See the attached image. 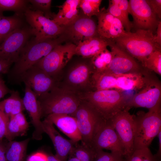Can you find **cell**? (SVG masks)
Listing matches in <instances>:
<instances>
[{"label":"cell","instance_id":"obj_12","mask_svg":"<svg viewBox=\"0 0 161 161\" xmlns=\"http://www.w3.org/2000/svg\"><path fill=\"white\" fill-rule=\"evenodd\" d=\"M109 42V46L113 56L107 68L104 72L117 74H144L147 72L148 70L114 42Z\"/></svg>","mask_w":161,"mask_h":161},{"label":"cell","instance_id":"obj_15","mask_svg":"<svg viewBox=\"0 0 161 161\" xmlns=\"http://www.w3.org/2000/svg\"><path fill=\"white\" fill-rule=\"evenodd\" d=\"M18 81L28 85L38 98L58 85L59 81L34 65L20 77Z\"/></svg>","mask_w":161,"mask_h":161},{"label":"cell","instance_id":"obj_41","mask_svg":"<svg viewBox=\"0 0 161 161\" xmlns=\"http://www.w3.org/2000/svg\"><path fill=\"white\" fill-rule=\"evenodd\" d=\"M13 62L10 60L0 59V75L8 72Z\"/></svg>","mask_w":161,"mask_h":161},{"label":"cell","instance_id":"obj_8","mask_svg":"<svg viewBox=\"0 0 161 161\" xmlns=\"http://www.w3.org/2000/svg\"><path fill=\"white\" fill-rule=\"evenodd\" d=\"M94 72L90 59L78 62L62 75L60 86L79 95L93 91L92 77Z\"/></svg>","mask_w":161,"mask_h":161},{"label":"cell","instance_id":"obj_16","mask_svg":"<svg viewBox=\"0 0 161 161\" xmlns=\"http://www.w3.org/2000/svg\"><path fill=\"white\" fill-rule=\"evenodd\" d=\"M129 14L132 16V23L137 29L150 30L153 32L157 29L158 17L147 0H130Z\"/></svg>","mask_w":161,"mask_h":161},{"label":"cell","instance_id":"obj_4","mask_svg":"<svg viewBox=\"0 0 161 161\" xmlns=\"http://www.w3.org/2000/svg\"><path fill=\"white\" fill-rule=\"evenodd\" d=\"M89 102L106 121L125 109L128 100L123 91L115 89L95 90L79 95Z\"/></svg>","mask_w":161,"mask_h":161},{"label":"cell","instance_id":"obj_43","mask_svg":"<svg viewBox=\"0 0 161 161\" xmlns=\"http://www.w3.org/2000/svg\"><path fill=\"white\" fill-rule=\"evenodd\" d=\"M155 35V40L157 43L161 47V21H160L156 29Z\"/></svg>","mask_w":161,"mask_h":161},{"label":"cell","instance_id":"obj_17","mask_svg":"<svg viewBox=\"0 0 161 161\" xmlns=\"http://www.w3.org/2000/svg\"><path fill=\"white\" fill-rule=\"evenodd\" d=\"M62 34L65 41L69 40L76 46L86 39L98 35L97 25L91 18L80 14L78 18L64 27Z\"/></svg>","mask_w":161,"mask_h":161},{"label":"cell","instance_id":"obj_10","mask_svg":"<svg viewBox=\"0 0 161 161\" xmlns=\"http://www.w3.org/2000/svg\"><path fill=\"white\" fill-rule=\"evenodd\" d=\"M76 47L70 42L58 44L34 65L60 81L63 69L75 55Z\"/></svg>","mask_w":161,"mask_h":161},{"label":"cell","instance_id":"obj_34","mask_svg":"<svg viewBox=\"0 0 161 161\" xmlns=\"http://www.w3.org/2000/svg\"><path fill=\"white\" fill-rule=\"evenodd\" d=\"M101 0H80L79 7L83 15L89 17L97 16L100 12Z\"/></svg>","mask_w":161,"mask_h":161},{"label":"cell","instance_id":"obj_14","mask_svg":"<svg viewBox=\"0 0 161 161\" xmlns=\"http://www.w3.org/2000/svg\"><path fill=\"white\" fill-rule=\"evenodd\" d=\"M32 35L30 27H20L10 33L0 44V59L14 63Z\"/></svg>","mask_w":161,"mask_h":161},{"label":"cell","instance_id":"obj_38","mask_svg":"<svg viewBox=\"0 0 161 161\" xmlns=\"http://www.w3.org/2000/svg\"><path fill=\"white\" fill-rule=\"evenodd\" d=\"M9 118L4 112L0 105V142L5 137Z\"/></svg>","mask_w":161,"mask_h":161},{"label":"cell","instance_id":"obj_18","mask_svg":"<svg viewBox=\"0 0 161 161\" xmlns=\"http://www.w3.org/2000/svg\"><path fill=\"white\" fill-rule=\"evenodd\" d=\"M96 151L106 149L123 158L124 150L110 121L105 122L96 134L92 144Z\"/></svg>","mask_w":161,"mask_h":161},{"label":"cell","instance_id":"obj_1","mask_svg":"<svg viewBox=\"0 0 161 161\" xmlns=\"http://www.w3.org/2000/svg\"><path fill=\"white\" fill-rule=\"evenodd\" d=\"M64 41L61 35L56 38L42 41H37L35 38L28 41L10 71V79L18 81L24 72L49 54L56 45Z\"/></svg>","mask_w":161,"mask_h":161},{"label":"cell","instance_id":"obj_9","mask_svg":"<svg viewBox=\"0 0 161 161\" xmlns=\"http://www.w3.org/2000/svg\"><path fill=\"white\" fill-rule=\"evenodd\" d=\"M145 81L138 92L129 99L125 109L142 107L148 110L161 107V83L158 78L151 71L145 74Z\"/></svg>","mask_w":161,"mask_h":161},{"label":"cell","instance_id":"obj_3","mask_svg":"<svg viewBox=\"0 0 161 161\" xmlns=\"http://www.w3.org/2000/svg\"><path fill=\"white\" fill-rule=\"evenodd\" d=\"M112 41L144 68L149 55L156 49L161 48L156 42L155 35L150 30L137 29L135 32H127L126 35Z\"/></svg>","mask_w":161,"mask_h":161},{"label":"cell","instance_id":"obj_20","mask_svg":"<svg viewBox=\"0 0 161 161\" xmlns=\"http://www.w3.org/2000/svg\"><path fill=\"white\" fill-rule=\"evenodd\" d=\"M25 85V93L22 99L25 109L29 113L35 128L32 138L40 140L44 132L41 120V114L40 104L37 96L31 88L26 84Z\"/></svg>","mask_w":161,"mask_h":161},{"label":"cell","instance_id":"obj_37","mask_svg":"<svg viewBox=\"0 0 161 161\" xmlns=\"http://www.w3.org/2000/svg\"><path fill=\"white\" fill-rule=\"evenodd\" d=\"M120 156L112 152H105L103 150L96 151L94 161H117Z\"/></svg>","mask_w":161,"mask_h":161},{"label":"cell","instance_id":"obj_13","mask_svg":"<svg viewBox=\"0 0 161 161\" xmlns=\"http://www.w3.org/2000/svg\"><path fill=\"white\" fill-rule=\"evenodd\" d=\"M134 116L124 109L110 120L123 147L124 154L123 158L130 155L134 151Z\"/></svg>","mask_w":161,"mask_h":161},{"label":"cell","instance_id":"obj_35","mask_svg":"<svg viewBox=\"0 0 161 161\" xmlns=\"http://www.w3.org/2000/svg\"><path fill=\"white\" fill-rule=\"evenodd\" d=\"M30 3L35 10L42 12L46 17L52 19L54 13L51 10L52 2L51 0H29Z\"/></svg>","mask_w":161,"mask_h":161},{"label":"cell","instance_id":"obj_36","mask_svg":"<svg viewBox=\"0 0 161 161\" xmlns=\"http://www.w3.org/2000/svg\"><path fill=\"white\" fill-rule=\"evenodd\" d=\"M148 147L136 149L130 155L122 158L121 161H143Z\"/></svg>","mask_w":161,"mask_h":161},{"label":"cell","instance_id":"obj_45","mask_svg":"<svg viewBox=\"0 0 161 161\" xmlns=\"http://www.w3.org/2000/svg\"><path fill=\"white\" fill-rule=\"evenodd\" d=\"M0 142V161H7L5 156V147Z\"/></svg>","mask_w":161,"mask_h":161},{"label":"cell","instance_id":"obj_40","mask_svg":"<svg viewBox=\"0 0 161 161\" xmlns=\"http://www.w3.org/2000/svg\"><path fill=\"white\" fill-rule=\"evenodd\" d=\"M27 161H48L47 156L44 153L37 152L30 155Z\"/></svg>","mask_w":161,"mask_h":161},{"label":"cell","instance_id":"obj_31","mask_svg":"<svg viewBox=\"0 0 161 161\" xmlns=\"http://www.w3.org/2000/svg\"><path fill=\"white\" fill-rule=\"evenodd\" d=\"M27 2L28 0H0V13L12 11L20 15L28 8Z\"/></svg>","mask_w":161,"mask_h":161},{"label":"cell","instance_id":"obj_11","mask_svg":"<svg viewBox=\"0 0 161 161\" xmlns=\"http://www.w3.org/2000/svg\"><path fill=\"white\" fill-rule=\"evenodd\" d=\"M24 13L36 40L56 38L62 35L64 27L45 17L42 12L28 8Z\"/></svg>","mask_w":161,"mask_h":161},{"label":"cell","instance_id":"obj_22","mask_svg":"<svg viewBox=\"0 0 161 161\" xmlns=\"http://www.w3.org/2000/svg\"><path fill=\"white\" fill-rule=\"evenodd\" d=\"M45 118L55 124L70 140L76 143L80 141V135L75 117L66 114H53Z\"/></svg>","mask_w":161,"mask_h":161},{"label":"cell","instance_id":"obj_28","mask_svg":"<svg viewBox=\"0 0 161 161\" xmlns=\"http://www.w3.org/2000/svg\"><path fill=\"white\" fill-rule=\"evenodd\" d=\"M29 139L20 141H11L5 147L7 161H23Z\"/></svg>","mask_w":161,"mask_h":161},{"label":"cell","instance_id":"obj_42","mask_svg":"<svg viewBox=\"0 0 161 161\" xmlns=\"http://www.w3.org/2000/svg\"><path fill=\"white\" fill-rule=\"evenodd\" d=\"M11 91L6 86L0 75V99L7 93H10Z\"/></svg>","mask_w":161,"mask_h":161},{"label":"cell","instance_id":"obj_47","mask_svg":"<svg viewBox=\"0 0 161 161\" xmlns=\"http://www.w3.org/2000/svg\"><path fill=\"white\" fill-rule=\"evenodd\" d=\"M48 161H62L55 155L52 154H47Z\"/></svg>","mask_w":161,"mask_h":161},{"label":"cell","instance_id":"obj_30","mask_svg":"<svg viewBox=\"0 0 161 161\" xmlns=\"http://www.w3.org/2000/svg\"><path fill=\"white\" fill-rule=\"evenodd\" d=\"M112 56V52L106 48L90 58V62L94 72L105 71L109 66Z\"/></svg>","mask_w":161,"mask_h":161},{"label":"cell","instance_id":"obj_32","mask_svg":"<svg viewBox=\"0 0 161 161\" xmlns=\"http://www.w3.org/2000/svg\"><path fill=\"white\" fill-rule=\"evenodd\" d=\"M96 153L95 149L77 143L70 155L75 157L80 161H94Z\"/></svg>","mask_w":161,"mask_h":161},{"label":"cell","instance_id":"obj_6","mask_svg":"<svg viewBox=\"0 0 161 161\" xmlns=\"http://www.w3.org/2000/svg\"><path fill=\"white\" fill-rule=\"evenodd\" d=\"M146 73L117 74L104 72H94L92 77L93 89L94 91L115 89L123 92L139 90L145 83Z\"/></svg>","mask_w":161,"mask_h":161},{"label":"cell","instance_id":"obj_25","mask_svg":"<svg viewBox=\"0 0 161 161\" xmlns=\"http://www.w3.org/2000/svg\"><path fill=\"white\" fill-rule=\"evenodd\" d=\"M129 9L127 0H111L106 9L108 13L120 21L127 32H130L133 27L129 18Z\"/></svg>","mask_w":161,"mask_h":161},{"label":"cell","instance_id":"obj_27","mask_svg":"<svg viewBox=\"0 0 161 161\" xmlns=\"http://www.w3.org/2000/svg\"><path fill=\"white\" fill-rule=\"evenodd\" d=\"M8 98L0 102L4 112L10 119L25 109L23 99L17 91H11Z\"/></svg>","mask_w":161,"mask_h":161},{"label":"cell","instance_id":"obj_50","mask_svg":"<svg viewBox=\"0 0 161 161\" xmlns=\"http://www.w3.org/2000/svg\"><path fill=\"white\" fill-rule=\"evenodd\" d=\"M121 159L122 158H118L117 160V161H121Z\"/></svg>","mask_w":161,"mask_h":161},{"label":"cell","instance_id":"obj_33","mask_svg":"<svg viewBox=\"0 0 161 161\" xmlns=\"http://www.w3.org/2000/svg\"><path fill=\"white\" fill-rule=\"evenodd\" d=\"M145 68L161 76V48L156 49L149 55L146 61Z\"/></svg>","mask_w":161,"mask_h":161},{"label":"cell","instance_id":"obj_5","mask_svg":"<svg viewBox=\"0 0 161 161\" xmlns=\"http://www.w3.org/2000/svg\"><path fill=\"white\" fill-rule=\"evenodd\" d=\"M134 150L148 147L161 130V107L138 112L134 118Z\"/></svg>","mask_w":161,"mask_h":161},{"label":"cell","instance_id":"obj_29","mask_svg":"<svg viewBox=\"0 0 161 161\" xmlns=\"http://www.w3.org/2000/svg\"><path fill=\"white\" fill-rule=\"evenodd\" d=\"M22 24L18 15L8 17L4 16L0 20V44L10 33L21 27Z\"/></svg>","mask_w":161,"mask_h":161},{"label":"cell","instance_id":"obj_48","mask_svg":"<svg viewBox=\"0 0 161 161\" xmlns=\"http://www.w3.org/2000/svg\"><path fill=\"white\" fill-rule=\"evenodd\" d=\"M67 161H80L75 157L70 155L68 157V159Z\"/></svg>","mask_w":161,"mask_h":161},{"label":"cell","instance_id":"obj_19","mask_svg":"<svg viewBox=\"0 0 161 161\" xmlns=\"http://www.w3.org/2000/svg\"><path fill=\"white\" fill-rule=\"evenodd\" d=\"M96 16L97 35L100 38L112 41L127 34L120 21L108 13L104 7L100 10Z\"/></svg>","mask_w":161,"mask_h":161},{"label":"cell","instance_id":"obj_24","mask_svg":"<svg viewBox=\"0 0 161 161\" xmlns=\"http://www.w3.org/2000/svg\"><path fill=\"white\" fill-rule=\"evenodd\" d=\"M109 41L103 39L97 35L79 42L76 45L75 55L85 58H90L106 48Z\"/></svg>","mask_w":161,"mask_h":161},{"label":"cell","instance_id":"obj_21","mask_svg":"<svg viewBox=\"0 0 161 161\" xmlns=\"http://www.w3.org/2000/svg\"><path fill=\"white\" fill-rule=\"evenodd\" d=\"M42 123L44 132L48 135L54 145L55 155L62 161H67L78 143L64 138L55 129L53 123L47 118L42 121Z\"/></svg>","mask_w":161,"mask_h":161},{"label":"cell","instance_id":"obj_39","mask_svg":"<svg viewBox=\"0 0 161 161\" xmlns=\"http://www.w3.org/2000/svg\"><path fill=\"white\" fill-rule=\"evenodd\" d=\"M151 9L160 19L161 18V0H147Z\"/></svg>","mask_w":161,"mask_h":161},{"label":"cell","instance_id":"obj_7","mask_svg":"<svg viewBox=\"0 0 161 161\" xmlns=\"http://www.w3.org/2000/svg\"><path fill=\"white\" fill-rule=\"evenodd\" d=\"M73 117L76 120L81 144L92 148L94 138L101 126L106 121L91 104L82 99Z\"/></svg>","mask_w":161,"mask_h":161},{"label":"cell","instance_id":"obj_44","mask_svg":"<svg viewBox=\"0 0 161 161\" xmlns=\"http://www.w3.org/2000/svg\"><path fill=\"white\" fill-rule=\"evenodd\" d=\"M158 160L155 155H153L148 148L143 161H158Z\"/></svg>","mask_w":161,"mask_h":161},{"label":"cell","instance_id":"obj_26","mask_svg":"<svg viewBox=\"0 0 161 161\" xmlns=\"http://www.w3.org/2000/svg\"><path fill=\"white\" fill-rule=\"evenodd\" d=\"M29 124L23 112L10 117L7 123L5 137L9 141L24 135L29 128Z\"/></svg>","mask_w":161,"mask_h":161},{"label":"cell","instance_id":"obj_49","mask_svg":"<svg viewBox=\"0 0 161 161\" xmlns=\"http://www.w3.org/2000/svg\"><path fill=\"white\" fill-rule=\"evenodd\" d=\"M2 13H0V20L2 18L3 16Z\"/></svg>","mask_w":161,"mask_h":161},{"label":"cell","instance_id":"obj_2","mask_svg":"<svg viewBox=\"0 0 161 161\" xmlns=\"http://www.w3.org/2000/svg\"><path fill=\"white\" fill-rule=\"evenodd\" d=\"M41 117L53 114H67L74 117L80 102L79 95L59 84L38 98Z\"/></svg>","mask_w":161,"mask_h":161},{"label":"cell","instance_id":"obj_23","mask_svg":"<svg viewBox=\"0 0 161 161\" xmlns=\"http://www.w3.org/2000/svg\"><path fill=\"white\" fill-rule=\"evenodd\" d=\"M80 0H66L58 6L59 11L54 14L52 20L59 25L65 27L72 24L79 17Z\"/></svg>","mask_w":161,"mask_h":161},{"label":"cell","instance_id":"obj_46","mask_svg":"<svg viewBox=\"0 0 161 161\" xmlns=\"http://www.w3.org/2000/svg\"><path fill=\"white\" fill-rule=\"evenodd\" d=\"M157 136L159 139V149L157 154L155 156L160 160L161 155V130L159 131Z\"/></svg>","mask_w":161,"mask_h":161}]
</instances>
